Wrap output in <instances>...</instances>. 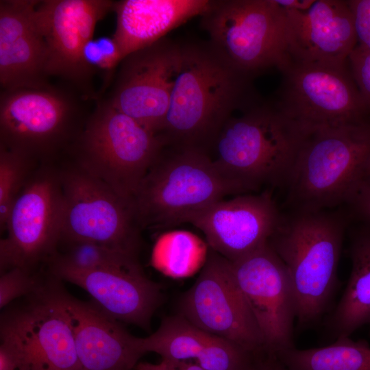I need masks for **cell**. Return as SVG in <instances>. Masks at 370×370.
Returning a JSON list of instances; mask_svg holds the SVG:
<instances>
[{
	"instance_id": "8d00e7d4",
	"label": "cell",
	"mask_w": 370,
	"mask_h": 370,
	"mask_svg": "<svg viewBox=\"0 0 370 370\" xmlns=\"http://www.w3.org/2000/svg\"><path fill=\"white\" fill-rule=\"evenodd\" d=\"M284 10L306 11L316 0H274Z\"/></svg>"
},
{
	"instance_id": "9a60e30c",
	"label": "cell",
	"mask_w": 370,
	"mask_h": 370,
	"mask_svg": "<svg viewBox=\"0 0 370 370\" xmlns=\"http://www.w3.org/2000/svg\"><path fill=\"white\" fill-rule=\"evenodd\" d=\"M231 264L262 334L266 352L276 354L295 347V296L287 270L269 242Z\"/></svg>"
},
{
	"instance_id": "83f0119b",
	"label": "cell",
	"mask_w": 370,
	"mask_h": 370,
	"mask_svg": "<svg viewBox=\"0 0 370 370\" xmlns=\"http://www.w3.org/2000/svg\"><path fill=\"white\" fill-rule=\"evenodd\" d=\"M36 162L0 146V227L5 230L14 203L32 174Z\"/></svg>"
},
{
	"instance_id": "4dcf8cb0",
	"label": "cell",
	"mask_w": 370,
	"mask_h": 370,
	"mask_svg": "<svg viewBox=\"0 0 370 370\" xmlns=\"http://www.w3.org/2000/svg\"><path fill=\"white\" fill-rule=\"evenodd\" d=\"M343 207L351 222L370 227V174H366L358 182Z\"/></svg>"
},
{
	"instance_id": "e575fe53",
	"label": "cell",
	"mask_w": 370,
	"mask_h": 370,
	"mask_svg": "<svg viewBox=\"0 0 370 370\" xmlns=\"http://www.w3.org/2000/svg\"><path fill=\"white\" fill-rule=\"evenodd\" d=\"M246 370H288L275 354H256Z\"/></svg>"
},
{
	"instance_id": "8fae6325",
	"label": "cell",
	"mask_w": 370,
	"mask_h": 370,
	"mask_svg": "<svg viewBox=\"0 0 370 370\" xmlns=\"http://www.w3.org/2000/svg\"><path fill=\"white\" fill-rule=\"evenodd\" d=\"M43 162L16 199L0 242L1 273L19 267L37 271L61 241L63 195L60 173Z\"/></svg>"
},
{
	"instance_id": "7c38bea8",
	"label": "cell",
	"mask_w": 370,
	"mask_h": 370,
	"mask_svg": "<svg viewBox=\"0 0 370 370\" xmlns=\"http://www.w3.org/2000/svg\"><path fill=\"white\" fill-rule=\"evenodd\" d=\"M277 106L306 130L357 122L370 116L348 63L343 66L291 60L280 70Z\"/></svg>"
},
{
	"instance_id": "4fadbf2b",
	"label": "cell",
	"mask_w": 370,
	"mask_h": 370,
	"mask_svg": "<svg viewBox=\"0 0 370 370\" xmlns=\"http://www.w3.org/2000/svg\"><path fill=\"white\" fill-rule=\"evenodd\" d=\"M179 314L201 330L248 352H267L260 329L234 277L231 262L210 248L198 278L180 300Z\"/></svg>"
},
{
	"instance_id": "484cf974",
	"label": "cell",
	"mask_w": 370,
	"mask_h": 370,
	"mask_svg": "<svg viewBox=\"0 0 370 370\" xmlns=\"http://www.w3.org/2000/svg\"><path fill=\"white\" fill-rule=\"evenodd\" d=\"M209 247L191 232L173 231L162 235L151 254L153 267L173 279L193 275L204 267Z\"/></svg>"
},
{
	"instance_id": "30bf717a",
	"label": "cell",
	"mask_w": 370,
	"mask_h": 370,
	"mask_svg": "<svg viewBox=\"0 0 370 370\" xmlns=\"http://www.w3.org/2000/svg\"><path fill=\"white\" fill-rule=\"evenodd\" d=\"M59 171L63 195L60 243L92 242L137 256L140 228L132 201L75 163Z\"/></svg>"
},
{
	"instance_id": "7402d4cb",
	"label": "cell",
	"mask_w": 370,
	"mask_h": 370,
	"mask_svg": "<svg viewBox=\"0 0 370 370\" xmlns=\"http://www.w3.org/2000/svg\"><path fill=\"white\" fill-rule=\"evenodd\" d=\"M208 0H122L114 1L116 27L112 38L121 61L164 38L188 20L202 16Z\"/></svg>"
},
{
	"instance_id": "1f68e13d",
	"label": "cell",
	"mask_w": 370,
	"mask_h": 370,
	"mask_svg": "<svg viewBox=\"0 0 370 370\" xmlns=\"http://www.w3.org/2000/svg\"><path fill=\"white\" fill-rule=\"evenodd\" d=\"M348 66L370 110V51L356 47L348 58Z\"/></svg>"
},
{
	"instance_id": "2e32d148",
	"label": "cell",
	"mask_w": 370,
	"mask_h": 370,
	"mask_svg": "<svg viewBox=\"0 0 370 370\" xmlns=\"http://www.w3.org/2000/svg\"><path fill=\"white\" fill-rule=\"evenodd\" d=\"M178 43L164 38L124 58L106 99L158 134L169 106Z\"/></svg>"
},
{
	"instance_id": "f1b7e54d",
	"label": "cell",
	"mask_w": 370,
	"mask_h": 370,
	"mask_svg": "<svg viewBox=\"0 0 370 370\" xmlns=\"http://www.w3.org/2000/svg\"><path fill=\"white\" fill-rule=\"evenodd\" d=\"M45 273L16 267L1 273L0 308L36 291L42 284Z\"/></svg>"
},
{
	"instance_id": "603a6c76",
	"label": "cell",
	"mask_w": 370,
	"mask_h": 370,
	"mask_svg": "<svg viewBox=\"0 0 370 370\" xmlns=\"http://www.w3.org/2000/svg\"><path fill=\"white\" fill-rule=\"evenodd\" d=\"M352 271L345 291L325 322L334 339L350 336L370 324V227L358 225L351 232Z\"/></svg>"
},
{
	"instance_id": "5bb4252c",
	"label": "cell",
	"mask_w": 370,
	"mask_h": 370,
	"mask_svg": "<svg viewBox=\"0 0 370 370\" xmlns=\"http://www.w3.org/2000/svg\"><path fill=\"white\" fill-rule=\"evenodd\" d=\"M110 0H42L35 18L48 51L47 73L86 97H99L92 86L94 72L84 60L86 45L97 23L113 10Z\"/></svg>"
},
{
	"instance_id": "9c48e42d",
	"label": "cell",
	"mask_w": 370,
	"mask_h": 370,
	"mask_svg": "<svg viewBox=\"0 0 370 370\" xmlns=\"http://www.w3.org/2000/svg\"><path fill=\"white\" fill-rule=\"evenodd\" d=\"M61 282L47 271L36 291L3 308L0 337L17 352L18 370H83L59 297Z\"/></svg>"
},
{
	"instance_id": "d6986e66",
	"label": "cell",
	"mask_w": 370,
	"mask_h": 370,
	"mask_svg": "<svg viewBox=\"0 0 370 370\" xmlns=\"http://www.w3.org/2000/svg\"><path fill=\"white\" fill-rule=\"evenodd\" d=\"M59 286V297L68 315L76 352L83 370H134L145 352L141 337L133 336L93 301L74 297Z\"/></svg>"
},
{
	"instance_id": "836d02e7",
	"label": "cell",
	"mask_w": 370,
	"mask_h": 370,
	"mask_svg": "<svg viewBox=\"0 0 370 370\" xmlns=\"http://www.w3.org/2000/svg\"><path fill=\"white\" fill-rule=\"evenodd\" d=\"M134 370H204L197 362L162 360L158 364L138 362Z\"/></svg>"
},
{
	"instance_id": "ac0fdd59",
	"label": "cell",
	"mask_w": 370,
	"mask_h": 370,
	"mask_svg": "<svg viewBox=\"0 0 370 370\" xmlns=\"http://www.w3.org/2000/svg\"><path fill=\"white\" fill-rule=\"evenodd\" d=\"M284 11L290 60L347 64L357 46L354 16L347 1L316 0L306 11Z\"/></svg>"
},
{
	"instance_id": "f35d334b",
	"label": "cell",
	"mask_w": 370,
	"mask_h": 370,
	"mask_svg": "<svg viewBox=\"0 0 370 370\" xmlns=\"http://www.w3.org/2000/svg\"><path fill=\"white\" fill-rule=\"evenodd\" d=\"M369 334H370V331H369Z\"/></svg>"
},
{
	"instance_id": "f546056e",
	"label": "cell",
	"mask_w": 370,
	"mask_h": 370,
	"mask_svg": "<svg viewBox=\"0 0 370 370\" xmlns=\"http://www.w3.org/2000/svg\"><path fill=\"white\" fill-rule=\"evenodd\" d=\"M84 56L86 64L95 74L98 70L112 72L121 62L112 37L92 39L85 47Z\"/></svg>"
},
{
	"instance_id": "cb8c5ba5",
	"label": "cell",
	"mask_w": 370,
	"mask_h": 370,
	"mask_svg": "<svg viewBox=\"0 0 370 370\" xmlns=\"http://www.w3.org/2000/svg\"><path fill=\"white\" fill-rule=\"evenodd\" d=\"M288 370H370V345L366 340L341 337L327 346L295 347L276 354Z\"/></svg>"
},
{
	"instance_id": "8992f818",
	"label": "cell",
	"mask_w": 370,
	"mask_h": 370,
	"mask_svg": "<svg viewBox=\"0 0 370 370\" xmlns=\"http://www.w3.org/2000/svg\"><path fill=\"white\" fill-rule=\"evenodd\" d=\"M164 147L158 134L99 97L67 151L76 165L132 201Z\"/></svg>"
},
{
	"instance_id": "5b68a950",
	"label": "cell",
	"mask_w": 370,
	"mask_h": 370,
	"mask_svg": "<svg viewBox=\"0 0 370 370\" xmlns=\"http://www.w3.org/2000/svg\"><path fill=\"white\" fill-rule=\"evenodd\" d=\"M164 148L132 203L139 225L169 227L182 223L226 195L245 193L210 156L188 148Z\"/></svg>"
},
{
	"instance_id": "44dd1931",
	"label": "cell",
	"mask_w": 370,
	"mask_h": 370,
	"mask_svg": "<svg viewBox=\"0 0 370 370\" xmlns=\"http://www.w3.org/2000/svg\"><path fill=\"white\" fill-rule=\"evenodd\" d=\"M38 2L0 1L1 90L50 85L47 47L35 18Z\"/></svg>"
},
{
	"instance_id": "d590c367",
	"label": "cell",
	"mask_w": 370,
	"mask_h": 370,
	"mask_svg": "<svg viewBox=\"0 0 370 370\" xmlns=\"http://www.w3.org/2000/svg\"><path fill=\"white\" fill-rule=\"evenodd\" d=\"M19 358L14 347L7 341L1 340L0 370H18Z\"/></svg>"
},
{
	"instance_id": "52a82bcc",
	"label": "cell",
	"mask_w": 370,
	"mask_h": 370,
	"mask_svg": "<svg viewBox=\"0 0 370 370\" xmlns=\"http://www.w3.org/2000/svg\"><path fill=\"white\" fill-rule=\"evenodd\" d=\"M63 85L1 90L0 146L36 162L67 151L91 112L86 102L92 99Z\"/></svg>"
},
{
	"instance_id": "d4e9b609",
	"label": "cell",
	"mask_w": 370,
	"mask_h": 370,
	"mask_svg": "<svg viewBox=\"0 0 370 370\" xmlns=\"http://www.w3.org/2000/svg\"><path fill=\"white\" fill-rule=\"evenodd\" d=\"M211 335L178 314L166 317L154 332L141 337V345L145 354L156 353L162 360L195 362Z\"/></svg>"
},
{
	"instance_id": "e0dca14e",
	"label": "cell",
	"mask_w": 370,
	"mask_h": 370,
	"mask_svg": "<svg viewBox=\"0 0 370 370\" xmlns=\"http://www.w3.org/2000/svg\"><path fill=\"white\" fill-rule=\"evenodd\" d=\"M282 213L267 190L218 201L187 223L203 232L210 249L234 262L269 242Z\"/></svg>"
},
{
	"instance_id": "ba28073f",
	"label": "cell",
	"mask_w": 370,
	"mask_h": 370,
	"mask_svg": "<svg viewBox=\"0 0 370 370\" xmlns=\"http://www.w3.org/2000/svg\"><path fill=\"white\" fill-rule=\"evenodd\" d=\"M201 16L210 44L240 72L253 77L289 62L286 15L274 0L212 1Z\"/></svg>"
},
{
	"instance_id": "277c9868",
	"label": "cell",
	"mask_w": 370,
	"mask_h": 370,
	"mask_svg": "<svg viewBox=\"0 0 370 370\" xmlns=\"http://www.w3.org/2000/svg\"><path fill=\"white\" fill-rule=\"evenodd\" d=\"M306 131L275 102H257L226 122L212 158L245 192L284 186Z\"/></svg>"
},
{
	"instance_id": "4316f807",
	"label": "cell",
	"mask_w": 370,
	"mask_h": 370,
	"mask_svg": "<svg viewBox=\"0 0 370 370\" xmlns=\"http://www.w3.org/2000/svg\"><path fill=\"white\" fill-rule=\"evenodd\" d=\"M47 262L78 271L113 270L140 264L137 256L92 242L61 243Z\"/></svg>"
},
{
	"instance_id": "6da1fadb",
	"label": "cell",
	"mask_w": 370,
	"mask_h": 370,
	"mask_svg": "<svg viewBox=\"0 0 370 370\" xmlns=\"http://www.w3.org/2000/svg\"><path fill=\"white\" fill-rule=\"evenodd\" d=\"M251 79L231 66L210 42L178 43L169 106L158 133L164 146L209 154L234 111L258 102Z\"/></svg>"
},
{
	"instance_id": "3957f363",
	"label": "cell",
	"mask_w": 370,
	"mask_h": 370,
	"mask_svg": "<svg viewBox=\"0 0 370 370\" xmlns=\"http://www.w3.org/2000/svg\"><path fill=\"white\" fill-rule=\"evenodd\" d=\"M370 161V116L307 130L284 185L291 210L343 206L366 175Z\"/></svg>"
},
{
	"instance_id": "ffe728a7",
	"label": "cell",
	"mask_w": 370,
	"mask_h": 370,
	"mask_svg": "<svg viewBox=\"0 0 370 370\" xmlns=\"http://www.w3.org/2000/svg\"><path fill=\"white\" fill-rule=\"evenodd\" d=\"M47 271L61 281L86 291L93 301L115 320L149 330L162 295L158 284L149 279L140 264L98 271H78L49 264Z\"/></svg>"
},
{
	"instance_id": "d6a6232c",
	"label": "cell",
	"mask_w": 370,
	"mask_h": 370,
	"mask_svg": "<svg viewBox=\"0 0 370 370\" xmlns=\"http://www.w3.org/2000/svg\"><path fill=\"white\" fill-rule=\"evenodd\" d=\"M357 38V47L370 51V0H348Z\"/></svg>"
},
{
	"instance_id": "7a4b0ae2",
	"label": "cell",
	"mask_w": 370,
	"mask_h": 370,
	"mask_svg": "<svg viewBox=\"0 0 370 370\" xmlns=\"http://www.w3.org/2000/svg\"><path fill=\"white\" fill-rule=\"evenodd\" d=\"M350 223L343 206L288 210L282 213L269 241L291 281L301 328L314 324L328 311L338 286L337 269Z\"/></svg>"
},
{
	"instance_id": "74e56055",
	"label": "cell",
	"mask_w": 370,
	"mask_h": 370,
	"mask_svg": "<svg viewBox=\"0 0 370 370\" xmlns=\"http://www.w3.org/2000/svg\"><path fill=\"white\" fill-rule=\"evenodd\" d=\"M366 174H370V161H369V164L367 166Z\"/></svg>"
}]
</instances>
